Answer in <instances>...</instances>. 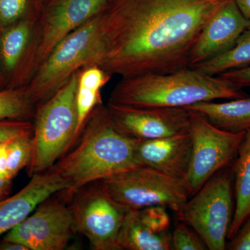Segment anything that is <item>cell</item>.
I'll return each mask as SVG.
<instances>
[{"label": "cell", "instance_id": "obj_1", "mask_svg": "<svg viewBox=\"0 0 250 250\" xmlns=\"http://www.w3.org/2000/svg\"><path fill=\"white\" fill-rule=\"evenodd\" d=\"M222 0H115L100 14L90 65L123 77L170 73L189 56Z\"/></svg>", "mask_w": 250, "mask_h": 250}, {"label": "cell", "instance_id": "obj_2", "mask_svg": "<svg viewBox=\"0 0 250 250\" xmlns=\"http://www.w3.org/2000/svg\"><path fill=\"white\" fill-rule=\"evenodd\" d=\"M137 140L121 132L107 106L100 104L87 118L75 147L51 169L67 182L64 192L71 195L94 182L142 166L136 157Z\"/></svg>", "mask_w": 250, "mask_h": 250}, {"label": "cell", "instance_id": "obj_3", "mask_svg": "<svg viewBox=\"0 0 250 250\" xmlns=\"http://www.w3.org/2000/svg\"><path fill=\"white\" fill-rule=\"evenodd\" d=\"M247 95L218 76L187 67L170 73L123 77L108 104L131 107L186 108L202 102L234 100Z\"/></svg>", "mask_w": 250, "mask_h": 250}, {"label": "cell", "instance_id": "obj_4", "mask_svg": "<svg viewBox=\"0 0 250 250\" xmlns=\"http://www.w3.org/2000/svg\"><path fill=\"white\" fill-rule=\"evenodd\" d=\"M80 71L73 74L54 96L36 110L32 154L28 175L52 168L77 139V90Z\"/></svg>", "mask_w": 250, "mask_h": 250}, {"label": "cell", "instance_id": "obj_5", "mask_svg": "<svg viewBox=\"0 0 250 250\" xmlns=\"http://www.w3.org/2000/svg\"><path fill=\"white\" fill-rule=\"evenodd\" d=\"M233 181L232 167L219 171L176 213L177 220L200 235L208 250H226L234 213Z\"/></svg>", "mask_w": 250, "mask_h": 250}, {"label": "cell", "instance_id": "obj_6", "mask_svg": "<svg viewBox=\"0 0 250 250\" xmlns=\"http://www.w3.org/2000/svg\"><path fill=\"white\" fill-rule=\"evenodd\" d=\"M100 14L67 36L38 67L25 85L36 106L49 100L73 74L90 65L98 38Z\"/></svg>", "mask_w": 250, "mask_h": 250}, {"label": "cell", "instance_id": "obj_7", "mask_svg": "<svg viewBox=\"0 0 250 250\" xmlns=\"http://www.w3.org/2000/svg\"><path fill=\"white\" fill-rule=\"evenodd\" d=\"M98 182L126 210L162 206L177 213L190 198L184 180L149 166L123 171Z\"/></svg>", "mask_w": 250, "mask_h": 250}, {"label": "cell", "instance_id": "obj_8", "mask_svg": "<svg viewBox=\"0 0 250 250\" xmlns=\"http://www.w3.org/2000/svg\"><path fill=\"white\" fill-rule=\"evenodd\" d=\"M190 112L192 149L184 182L190 197L215 174L231 164L236 158L246 132L224 131L212 125L200 113Z\"/></svg>", "mask_w": 250, "mask_h": 250}, {"label": "cell", "instance_id": "obj_9", "mask_svg": "<svg viewBox=\"0 0 250 250\" xmlns=\"http://www.w3.org/2000/svg\"><path fill=\"white\" fill-rule=\"evenodd\" d=\"M107 4V0H60L46 19L39 44L28 49L8 87L25 86L59 42L83 23L103 12Z\"/></svg>", "mask_w": 250, "mask_h": 250}, {"label": "cell", "instance_id": "obj_10", "mask_svg": "<svg viewBox=\"0 0 250 250\" xmlns=\"http://www.w3.org/2000/svg\"><path fill=\"white\" fill-rule=\"evenodd\" d=\"M76 193L70 207L75 231L83 235L94 250H119L118 234L127 210L117 204L98 182Z\"/></svg>", "mask_w": 250, "mask_h": 250}, {"label": "cell", "instance_id": "obj_11", "mask_svg": "<svg viewBox=\"0 0 250 250\" xmlns=\"http://www.w3.org/2000/svg\"><path fill=\"white\" fill-rule=\"evenodd\" d=\"M75 231L70 207L51 197L3 239L21 243L29 250H62Z\"/></svg>", "mask_w": 250, "mask_h": 250}, {"label": "cell", "instance_id": "obj_12", "mask_svg": "<svg viewBox=\"0 0 250 250\" xmlns=\"http://www.w3.org/2000/svg\"><path fill=\"white\" fill-rule=\"evenodd\" d=\"M112 121L121 132L140 140L161 139L190 132L187 108L131 107L107 104Z\"/></svg>", "mask_w": 250, "mask_h": 250}, {"label": "cell", "instance_id": "obj_13", "mask_svg": "<svg viewBox=\"0 0 250 250\" xmlns=\"http://www.w3.org/2000/svg\"><path fill=\"white\" fill-rule=\"evenodd\" d=\"M250 24L234 0H222L190 51L189 67L228 52Z\"/></svg>", "mask_w": 250, "mask_h": 250}, {"label": "cell", "instance_id": "obj_14", "mask_svg": "<svg viewBox=\"0 0 250 250\" xmlns=\"http://www.w3.org/2000/svg\"><path fill=\"white\" fill-rule=\"evenodd\" d=\"M67 189V182L52 169L33 174L22 190L0 202V236L24 221L42 202Z\"/></svg>", "mask_w": 250, "mask_h": 250}, {"label": "cell", "instance_id": "obj_15", "mask_svg": "<svg viewBox=\"0 0 250 250\" xmlns=\"http://www.w3.org/2000/svg\"><path fill=\"white\" fill-rule=\"evenodd\" d=\"M190 132L161 139L137 140L136 154L141 165L184 180L191 159Z\"/></svg>", "mask_w": 250, "mask_h": 250}, {"label": "cell", "instance_id": "obj_16", "mask_svg": "<svg viewBox=\"0 0 250 250\" xmlns=\"http://www.w3.org/2000/svg\"><path fill=\"white\" fill-rule=\"evenodd\" d=\"M200 113L219 129L231 133L250 129V96L227 103L202 102L186 107Z\"/></svg>", "mask_w": 250, "mask_h": 250}, {"label": "cell", "instance_id": "obj_17", "mask_svg": "<svg viewBox=\"0 0 250 250\" xmlns=\"http://www.w3.org/2000/svg\"><path fill=\"white\" fill-rule=\"evenodd\" d=\"M119 250H172L171 233H159L143 221L139 210H127L119 234Z\"/></svg>", "mask_w": 250, "mask_h": 250}, {"label": "cell", "instance_id": "obj_18", "mask_svg": "<svg viewBox=\"0 0 250 250\" xmlns=\"http://www.w3.org/2000/svg\"><path fill=\"white\" fill-rule=\"evenodd\" d=\"M236 204L228 240L250 218V129L246 133L232 167Z\"/></svg>", "mask_w": 250, "mask_h": 250}, {"label": "cell", "instance_id": "obj_19", "mask_svg": "<svg viewBox=\"0 0 250 250\" xmlns=\"http://www.w3.org/2000/svg\"><path fill=\"white\" fill-rule=\"evenodd\" d=\"M31 24L22 20L0 30V70L6 88L22 62L29 46Z\"/></svg>", "mask_w": 250, "mask_h": 250}, {"label": "cell", "instance_id": "obj_20", "mask_svg": "<svg viewBox=\"0 0 250 250\" xmlns=\"http://www.w3.org/2000/svg\"><path fill=\"white\" fill-rule=\"evenodd\" d=\"M111 77V75L96 65L85 67L80 72L77 90L78 113L77 139L90 113L95 106L101 104L100 90Z\"/></svg>", "mask_w": 250, "mask_h": 250}, {"label": "cell", "instance_id": "obj_21", "mask_svg": "<svg viewBox=\"0 0 250 250\" xmlns=\"http://www.w3.org/2000/svg\"><path fill=\"white\" fill-rule=\"evenodd\" d=\"M250 65V24L228 52L190 67L212 76Z\"/></svg>", "mask_w": 250, "mask_h": 250}, {"label": "cell", "instance_id": "obj_22", "mask_svg": "<svg viewBox=\"0 0 250 250\" xmlns=\"http://www.w3.org/2000/svg\"><path fill=\"white\" fill-rule=\"evenodd\" d=\"M35 105L28 96L26 87L0 90V121H29L35 117Z\"/></svg>", "mask_w": 250, "mask_h": 250}, {"label": "cell", "instance_id": "obj_23", "mask_svg": "<svg viewBox=\"0 0 250 250\" xmlns=\"http://www.w3.org/2000/svg\"><path fill=\"white\" fill-rule=\"evenodd\" d=\"M33 134L9 141L6 162V177L13 179L22 169L27 167L32 154Z\"/></svg>", "mask_w": 250, "mask_h": 250}, {"label": "cell", "instance_id": "obj_24", "mask_svg": "<svg viewBox=\"0 0 250 250\" xmlns=\"http://www.w3.org/2000/svg\"><path fill=\"white\" fill-rule=\"evenodd\" d=\"M171 244L173 250H208L200 235L191 227L179 220L171 233Z\"/></svg>", "mask_w": 250, "mask_h": 250}, {"label": "cell", "instance_id": "obj_25", "mask_svg": "<svg viewBox=\"0 0 250 250\" xmlns=\"http://www.w3.org/2000/svg\"><path fill=\"white\" fill-rule=\"evenodd\" d=\"M165 207L152 206L140 209L143 221L159 233L170 232V219Z\"/></svg>", "mask_w": 250, "mask_h": 250}, {"label": "cell", "instance_id": "obj_26", "mask_svg": "<svg viewBox=\"0 0 250 250\" xmlns=\"http://www.w3.org/2000/svg\"><path fill=\"white\" fill-rule=\"evenodd\" d=\"M27 0H0V30L22 21Z\"/></svg>", "mask_w": 250, "mask_h": 250}, {"label": "cell", "instance_id": "obj_27", "mask_svg": "<svg viewBox=\"0 0 250 250\" xmlns=\"http://www.w3.org/2000/svg\"><path fill=\"white\" fill-rule=\"evenodd\" d=\"M34 124L29 121L1 120L0 121V143L33 134Z\"/></svg>", "mask_w": 250, "mask_h": 250}, {"label": "cell", "instance_id": "obj_28", "mask_svg": "<svg viewBox=\"0 0 250 250\" xmlns=\"http://www.w3.org/2000/svg\"><path fill=\"white\" fill-rule=\"evenodd\" d=\"M227 243L226 249L250 250V218L247 220L235 236Z\"/></svg>", "mask_w": 250, "mask_h": 250}, {"label": "cell", "instance_id": "obj_29", "mask_svg": "<svg viewBox=\"0 0 250 250\" xmlns=\"http://www.w3.org/2000/svg\"><path fill=\"white\" fill-rule=\"evenodd\" d=\"M218 77L228 81L231 84L241 89L248 87L250 88V65L220 74Z\"/></svg>", "mask_w": 250, "mask_h": 250}, {"label": "cell", "instance_id": "obj_30", "mask_svg": "<svg viewBox=\"0 0 250 250\" xmlns=\"http://www.w3.org/2000/svg\"><path fill=\"white\" fill-rule=\"evenodd\" d=\"M13 179L0 174V202L9 196L12 188Z\"/></svg>", "mask_w": 250, "mask_h": 250}, {"label": "cell", "instance_id": "obj_31", "mask_svg": "<svg viewBox=\"0 0 250 250\" xmlns=\"http://www.w3.org/2000/svg\"><path fill=\"white\" fill-rule=\"evenodd\" d=\"M9 142V141H8L0 143V174L4 176H6L5 172H6V156H7Z\"/></svg>", "mask_w": 250, "mask_h": 250}, {"label": "cell", "instance_id": "obj_32", "mask_svg": "<svg viewBox=\"0 0 250 250\" xmlns=\"http://www.w3.org/2000/svg\"><path fill=\"white\" fill-rule=\"evenodd\" d=\"M0 250H29V248L17 242L6 241H0Z\"/></svg>", "mask_w": 250, "mask_h": 250}, {"label": "cell", "instance_id": "obj_33", "mask_svg": "<svg viewBox=\"0 0 250 250\" xmlns=\"http://www.w3.org/2000/svg\"><path fill=\"white\" fill-rule=\"evenodd\" d=\"M234 1L242 14L250 21V0H234Z\"/></svg>", "mask_w": 250, "mask_h": 250}, {"label": "cell", "instance_id": "obj_34", "mask_svg": "<svg viewBox=\"0 0 250 250\" xmlns=\"http://www.w3.org/2000/svg\"><path fill=\"white\" fill-rule=\"evenodd\" d=\"M5 88H6V82L0 70V90L5 89Z\"/></svg>", "mask_w": 250, "mask_h": 250}]
</instances>
